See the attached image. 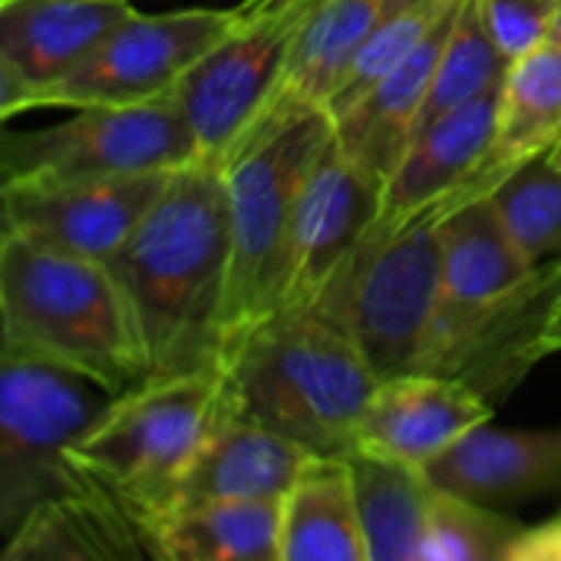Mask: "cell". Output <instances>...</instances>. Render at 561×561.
<instances>
[{
	"label": "cell",
	"mask_w": 561,
	"mask_h": 561,
	"mask_svg": "<svg viewBox=\"0 0 561 561\" xmlns=\"http://www.w3.org/2000/svg\"><path fill=\"white\" fill-rule=\"evenodd\" d=\"M280 561H370L347 459H314L288 492Z\"/></svg>",
	"instance_id": "obj_22"
},
{
	"label": "cell",
	"mask_w": 561,
	"mask_h": 561,
	"mask_svg": "<svg viewBox=\"0 0 561 561\" xmlns=\"http://www.w3.org/2000/svg\"><path fill=\"white\" fill-rule=\"evenodd\" d=\"M387 8L390 0H324L295 50L291 70L267 116L328 110L351 60L380 24Z\"/></svg>",
	"instance_id": "obj_24"
},
{
	"label": "cell",
	"mask_w": 561,
	"mask_h": 561,
	"mask_svg": "<svg viewBox=\"0 0 561 561\" xmlns=\"http://www.w3.org/2000/svg\"><path fill=\"white\" fill-rule=\"evenodd\" d=\"M459 8V4H456ZM456 11L397 67L390 70L364 100L334 116V139L347 159L370 175L380 188L397 172L413 136L423 126V106L433 87V73L449 37Z\"/></svg>",
	"instance_id": "obj_20"
},
{
	"label": "cell",
	"mask_w": 561,
	"mask_h": 561,
	"mask_svg": "<svg viewBox=\"0 0 561 561\" xmlns=\"http://www.w3.org/2000/svg\"><path fill=\"white\" fill-rule=\"evenodd\" d=\"M443 295L426 374L453 377L476 331L522 298L541 267H531L505 234L489 195L439 218Z\"/></svg>",
	"instance_id": "obj_11"
},
{
	"label": "cell",
	"mask_w": 561,
	"mask_h": 561,
	"mask_svg": "<svg viewBox=\"0 0 561 561\" xmlns=\"http://www.w3.org/2000/svg\"><path fill=\"white\" fill-rule=\"evenodd\" d=\"M225 410L314 456L347 459L380 377L354 337L321 308H277L225 344Z\"/></svg>",
	"instance_id": "obj_2"
},
{
	"label": "cell",
	"mask_w": 561,
	"mask_h": 561,
	"mask_svg": "<svg viewBox=\"0 0 561 561\" xmlns=\"http://www.w3.org/2000/svg\"><path fill=\"white\" fill-rule=\"evenodd\" d=\"M367 531L370 561H426V515L433 485L420 469L347 456Z\"/></svg>",
	"instance_id": "obj_25"
},
{
	"label": "cell",
	"mask_w": 561,
	"mask_h": 561,
	"mask_svg": "<svg viewBox=\"0 0 561 561\" xmlns=\"http://www.w3.org/2000/svg\"><path fill=\"white\" fill-rule=\"evenodd\" d=\"M548 41H554V44L561 47V8L554 11V21H551V34H548Z\"/></svg>",
	"instance_id": "obj_34"
},
{
	"label": "cell",
	"mask_w": 561,
	"mask_h": 561,
	"mask_svg": "<svg viewBox=\"0 0 561 561\" xmlns=\"http://www.w3.org/2000/svg\"><path fill=\"white\" fill-rule=\"evenodd\" d=\"M241 8H188L126 18L41 110L136 106L179 90V83L234 31Z\"/></svg>",
	"instance_id": "obj_10"
},
{
	"label": "cell",
	"mask_w": 561,
	"mask_h": 561,
	"mask_svg": "<svg viewBox=\"0 0 561 561\" xmlns=\"http://www.w3.org/2000/svg\"><path fill=\"white\" fill-rule=\"evenodd\" d=\"M324 0H244L234 31L179 83L198 162L225 169L267 119Z\"/></svg>",
	"instance_id": "obj_9"
},
{
	"label": "cell",
	"mask_w": 561,
	"mask_h": 561,
	"mask_svg": "<svg viewBox=\"0 0 561 561\" xmlns=\"http://www.w3.org/2000/svg\"><path fill=\"white\" fill-rule=\"evenodd\" d=\"M426 482L446 495L485 508L528 502L561 485V426L502 430L482 423L423 469Z\"/></svg>",
	"instance_id": "obj_16"
},
{
	"label": "cell",
	"mask_w": 561,
	"mask_h": 561,
	"mask_svg": "<svg viewBox=\"0 0 561 561\" xmlns=\"http://www.w3.org/2000/svg\"><path fill=\"white\" fill-rule=\"evenodd\" d=\"M14 234V225H11V215H8V195H4V185H0V248L4 241Z\"/></svg>",
	"instance_id": "obj_33"
},
{
	"label": "cell",
	"mask_w": 561,
	"mask_h": 561,
	"mask_svg": "<svg viewBox=\"0 0 561 561\" xmlns=\"http://www.w3.org/2000/svg\"><path fill=\"white\" fill-rule=\"evenodd\" d=\"M133 14V0H0V57L44 103Z\"/></svg>",
	"instance_id": "obj_18"
},
{
	"label": "cell",
	"mask_w": 561,
	"mask_h": 561,
	"mask_svg": "<svg viewBox=\"0 0 561 561\" xmlns=\"http://www.w3.org/2000/svg\"><path fill=\"white\" fill-rule=\"evenodd\" d=\"M198 162L175 93L136 106H90L41 129L0 126V185H70L179 172Z\"/></svg>",
	"instance_id": "obj_8"
},
{
	"label": "cell",
	"mask_w": 561,
	"mask_h": 561,
	"mask_svg": "<svg viewBox=\"0 0 561 561\" xmlns=\"http://www.w3.org/2000/svg\"><path fill=\"white\" fill-rule=\"evenodd\" d=\"M489 420L492 400L469 383L439 374H400L380 380L370 393L354 453L423 472Z\"/></svg>",
	"instance_id": "obj_15"
},
{
	"label": "cell",
	"mask_w": 561,
	"mask_h": 561,
	"mask_svg": "<svg viewBox=\"0 0 561 561\" xmlns=\"http://www.w3.org/2000/svg\"><path fill=\"white\" fill-rule=\"evenodd\" d=\"M113 397L77 370L0 344V538L83 489L70 453Z\"/></svg>",
	"instance_id": "obj_6"
},
{
	"label": "cell",
	"mask_w": 561,
	"mask_h": 561,
	"mask_svg": "<svg viewBox=\"0 0 561 561\" xmlns=\"http://www.w3.org/2000/svg\"><path fill=\"white\" fill-rule=\"evenodd\" d=\"M225 413L221 367L149 374L110 400L77 439L73 469L146 522L169 512L182 476Z\"/></svg>",
	"instance_id": "obj_5"
},
{
	"label": "cell",
	"mask_w": 561,
	"mask_h": 561,
	"mask_svg": "<svg viewBox=\"0 0 561 561\" xmlns=\"http://www.w3.org/2000/svg\"><path fill=\"white\" fill-rule=\"evenodd\" d=\"M0 561H159L152 525L106 489H83L37 508L0 548Z\"/></svg>",
	"instance_id": "obj_19"
},
{
	"label": "cell",
	"mask_w": 561,
	"mask_h": 561,
	"mask_svg": "<svg viewBox=\"0 0 561 561\" xmlns=\"http://www.w3.org/2000/svg\"><path fill=\"white\" fill-rule=\"evenodd\" d=\"M499 508L472 505L466 499L433 489L426 515V561H512L518 538Z\"/></svg>",
	"instance_id": "obj_28"
},
{
	"label": "cell",
	"mask_w": 561,
	"mask_h": 561,
	"mask_svg": "<svg viewBox=\"0 0 561 561\" xmlns=\"http://www.w3.org/2000/svg\"><path fill=\"white\" fill-rule=\"evenodd\" d=\"M495 110L499 90L436 116L413 136L407 156L383 185L380 211L370 221L360 248L387 241L423 215L443 218L469 198V185L492 142Z\"/></svg>",
	"instance_id": "obj_13"
},
{
	"label": "cell",
	"mask_w": 561,
	"mask_h": 561,
	"mask_svg": "<svg viewBox=\"0 0 561 561\" xmlns=\"http://www.w3.org/2000/svg\"><path fill=\"white\" fill-rule=\"evenodd\" d=\"M443 295L439 218L423 215L380 244L357 248L324 301L380 380L426 374Z\"/></svg>",
	"instance_id": "obj_7"
},
{
	"label": "cell",
	"mask_w": 561,
	"mask_h": 561,
	"mask_svg": "<svg viewBox=\"0 0 561 561\" xmlns=\"http://www.w3.org/2000/svg\"><path fill=\"white\" fill-rule=\"evenodd\" d=\"M380 195L383 188L331 139L298 198L280 308H324L380 211Z\"/></svg>",
	"instance_id": "obj_12"
},
{
	"label": "cell",
	"mask_w": 561,
	"mask_h": 561,
	"mask_svg": "<svg viewBox=\"0 0 561 561\" xmlns=\"http://www.w3.org/2000/svg\"><path fill=\"white\" fill-rule=\"evenodd\" d=\"M0 344L77 370L113 393L149 377L129 301L110 264L24 234L0 248Z\"/></svg>",
	"instance_id": "obj_3"
},
{
	"label": "cell",
	"mask_w": 561,
	"mask_h": 561,
	"mask_svg": "<svg viewBox=\"0 0 561 561\" xmlns=\"http://www.w3.org/2000/svg\"><path fill=\"white\" fill-rule=\"evenodd\" d=\"M558 8V0H482L489 34L508 64L548 41Z\"/></svg>",
	"instance_id": "obj_29"
},
{
	"label": "cell",
	"mask_w": 561,
	"mask_h": 561,
	"mask_svg": "<svg viewBox=\"0 0 561 561\" xmlns=\"http://www.w3.org/2000/svg\"><path fill=\"white\" fill-rule=\"evenodd\" d=\"M41 110V96L37 90L0 57V126H8L11 119Z\"/></svg>",
	"instance_id": "obj_30"
},
{
	"label": "cell",
	"mask_w": 561,
	"mask_h": 561,
	"mask_svg": "<svg viewBox=\"0 0 561 561\" xmlns=\"http://www.w3.org/2000/svg\"><path fill=\"white\" fill-rule=\"evenodd\" d=\"M285 502H198L152 518L159 561H280Z\"/></svg>",
	"instance_id": "obj_23"
},
{
	"label": "cell",
	"mask_w": 561,
	"mask_h": 561,
	"mask_svg": "<svg viewBox=\"0 0 561 561\" xmlns=\"http://www.w3.org/2000/svg\"><path fill=\"white\" fill-rule=\"evenodd\" d=\"M489 202L531 267L561 264V162L541 152L508 172Z\"/></svg>",
	"instance_id": "obj_26"
},
{
	"label": "cell",
	"mask_w": 561,
	"mask_h": 561,
	"mask_svg": "<svg viewBox=\"0 0 561 561\" xmlns=\"http://www.w3.org/2000/svg\"><path fill=\"white\" fill-rule=\"evenodd\" d=\"M551 156H554V159H558V162H561V142H558V146H554V149H551Z\"/></svg>",
	"instance_id": "obj_35"
},
{
	"label": "cell",
	"mask_w": 561,
	"mask_h": 561,
	"mask_svg": "<svg viewBox=\"0 0 561 561\" xmlns=\"http://www.w3.org/2000/svg\"><path fill=\"white\" fill-rule=\"evenodd\" d=\"M505 70H508V57L499 50L495 37L489 34L482 0H459L423 106V126L485 93H495L505 80Z\"/></svg>",
	"instance_id": "obj_27"
},
{
	"label": "cell",
	"mask_w": 561,
	"mask_h": 561,
	"mask_svg": "<svg viewBox=\"0 0 561 561\" xmlns=\"http://www.w3.org/2000/svg\"><path fill=\"white\" fill-rule=\"evenodd\" d=\"M558 4H561V0H558Z\"/></svg>",
	"instance_id": "obj_36"
},
{
	"label": "cell",
	"mask_w": 561,
	"mask_h": 561,
	"mask_svg": "<svg viewBox=\"0 0 561 561\" xmlns=\"http://www.w3.org/2000/svg\"><path fill=\"white\" fill-rule=\"evenodd\" d=\"M561 142V47L545 41L515 57L499 87L495 129L485 159L469 185V198L489 195L522 162ZM462 202V205H466Z\"/></svg>",
	"instance_id": "obj_21"
},
{
	"label": "cell",
	"mask_w": 561,
	"mask_h": 561,
	"mask_svg": "<svg viewBox=\"0 0 561 561\" xmlns=\"http://www.w3.org/2000/svg\"><path fill=\"white\" fill-rule=\"evenodd\" d=\"M512 561H561V518L522 528L512 545Z\"/></svg>",
	"instance_id": "obj_31"
},
{
	"label": "cell",
	"mask_w": 561,
	"mask_h": 561,
	"mask_svg": "<svg viewBox=\"0 0 561 561\" xmlns=\"http://www.w3.org/2000/svg\"><path fill=\"white\" fill-rule=\"evenodd\" d=\"M172 172L116 175L70 185L4 188L14 234L67 254L110 261L152 211Z\"/></svg>",
	"instance_id": "obj_14"
},
{
	"label": "cell",
	"mask_w": 561,
	"mask_h": 561,
	"mask_svg": "<svg viewBox=\"0 0 561 561\" xmlns=\"http://www.w3.org/2000/svg\"><path fill=\"white\" fill-rule=\"evenodd\" d=\"M228 188L225 169L185 165L106 261L129 301L149 374L218 364L228 288Z\"/></svg>",
	"instance_id": "obj_1"
},
{
	"label": "cell",
	"mask_w": 561,
	"mask_h": 561,
	"mask_svg": "<svg viewBox=\"0 0 561 561\" xmlns=\"http://www.w3.org/2000/svg\"><path fill=\"white\" fill-rule=\"evenodd\" d=\"M331 139L334 123L328 110L267 116L225 165L231 257L221 351L285 301L298 198Z\"/></svg>",
	"instance_id": "obj_4"
},
{
	"label": "cell",
	"mask_w": 561,
	"mask_h": 561,
	"mask_svg": "<svg viewBox=\"0 0 561 561\" xmlns=\"http://www.w3.org/2000/svg\"><path fill=\"white\" fill-rule=\"evenodd\" d=\"M314 459L321 456L225 410L169 508L198 502H285Z\"/></svg>",
	"instance_id": "obj_17"
},
{
	"label": "cell",
	"mask_w": 561,
	"mask_h": 561,
	"mask_svg": "<svg viewBox=\"0 0 561 561\" xmlns=\"http://www.w3.org/2000/svg\"><path fill=\"white\" fill-rule=\"evenodd\" d=\"M548 354H561V295H558L551 318L541 331V357H548Z\"/></svg>",
	"instance_id": "obj_32"
}]
</instances>
